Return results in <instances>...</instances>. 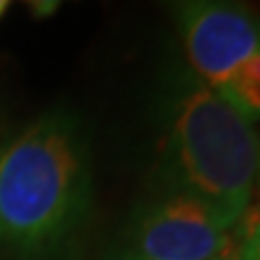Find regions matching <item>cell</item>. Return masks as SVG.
<instances>
[{"label": "cell", "instance_id": "5", "mask_svg": "<svg viewBox=\"0 0 260 260\" xmlns=\"http://www.w3.org/2000/svg\"><path fill=\"white\" fill-rule=\"evenodd\" d=\"M217 94L251 123L260 121V53H255Z\"/></svg>", "mask_w": 260, "mask_h": 260}, {"label": "cell", "instance_id": "1", "mask_svg": "<svg viewBox=\"0 0 260 260\" xmlns=\"http://www.w3.org/2000/svg\"><path fill=\"white\" fill-rule=\"evenodd\" d=\"M89 161L80 125L51 113L0 145V248L46 260L82 226Z\"/></svg>", "mask_w": 260, "mask_h": 260}, {"label": "cell", "instance_id": "7", "mask_svg": "<svg viewBox=\"0 0 260 260\" xmlns=\"http://www.w3.org/2000/svg\"><path fill=\"white\" fill-rule=\"evenodd\" d=\"M5 10H8V3H5V0H0V15H3Z\"/></svg>", "mask_w": 260, "mask_h": 260}, {"label": "cell", "instance_id": "4", "mask_svg": "<svg viewBox=\"0 0 260 260\" xmlns=\"http://www.w3.org/2000/svg\"><path fill=\"white\" fill-rule=\"evenodd\" d=\"M186 56L203 82L219 92L255 53H260V19L229 3L178 5Z\"/></svg>", "mask_w": 260, "mask_h": 260}, {"label": "cell", "instance_id": "2", "mask_svg": "<svg viewBox=\"0 0 260 260\" xmlns=\"http://www.w3.org/2000/svg\"><path fill=\"white\" fill-rule=\"evenodd\" d=\"M260 169V138L243 113L193 84L178 96L164 142V183L236 224L246 212Z\"/></svg>", "mask_w": 260, "mask_h": 260}, {"label": "cell", "instance_id": "6", "mask_svg": "<svg viewBox=\"0 0 260 260\" xmlns=\"http://www.w3.org/2000/svg\"><path fill=\"white\" fill-rule=\"evenodd\" d=\"M239 260H260V222L253 226V232L248 234V239L243 243V251Z\"/></svg>", "mask_w": 260, "mask_h": 260}, {"label": "cell", "instance_id": "3", "mask_svg": "<svg viewBox=\"0 0 260 260\" xmlns=\"http://www.w3.org/2000/svg\"><path fill=\"white\" fill-rule=\"evenodd\" d=\"M232 224L188 195L167 193L133 219L109 260H232Z\"/></svg>", "mask_w": 260, "mask_h": 260}]
</instances>
